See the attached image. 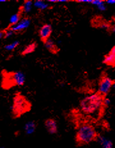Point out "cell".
<instances>
[{"instance_id": "cell-8", "label": "cell", "mask_w": 115, "mask_h": 148, "mask_svg": "<svg viewBox=\"0 0 115 148\" xmlns=\"http://www.w3.org/2000/svg\"><path fill=\"white\" fill-rule=\"evenodd\" d=\"M103 63L110 66H114L115 64V48L114 46L113 47L111 50L107 55L105 56L103 58Z\"/></svg>"}, {"instance_id": "cell-4", "label": "cell", "mask_w": 115, "mask_h": 148, "mask_svg": "<svg viewBox=\"0 0 115 148\" xmlns=\"http://www.w3.org/2000/svg\"><path fill=\"white\" fill-rule=\"evenodd\" d=\"M29 107L28 102L21 96H17L14 99L13 111L17 114H21L25 112Z\"/></svg>"}, {"instance_id": "cell-24", "label": "cell", "mask_w": 115, "mask_h": 148, "mask_svg": "<svg viewBox=\"0 0 115 148\" xmlns=\"http://www.w3.org/2000/svg\"><path fill=\"white\" fill-rule=\"evenodd\" d=\"M3 35H4V33L1 32H0V40L2 39V37H3Z\"/></svg>"}, {"instance_id": "cell-22", "label": "cell", "mask_w": 115, "mask_h": 148, "mask_svg": "<svg viewBox=\"0 0 115 148\" xmlns=\"http://www.w3.org/2000/svg\"><path fill=\"white\" fill-rule=\"evenodd\" d=\"M93 0H79V1H77L78 2H82V3H91V2Z\"/></svg>"}, {"instance_id": "cell-13", "label": "cell", "mask_w": 115, "mask_h": 148, "mask_svg": "<svg viewBox=\"0 0 115 148\" xmlns=\"http://www.w3.org/2000/svg\"><path fill=\"white\" fill-rule=\"evenodd\" d=\"M37 46V45L36 43H34V42L30 44L29 45H28L27 46H26L24 49L22 50V52L21 53L22 55H28V54L33 53V52L35 51Z\"/></svg>"}, {"instance_id": "cell-11", "label": "cell", "mask_w": 115, "mask_h": 148, "mask_svg": "<svg viewBox=\"0 0 115 148\" xmlns=\"http://www.w3.org/2000/svg\"><path fill=\"white\" fill-rule=\"evenodd\" d=\"M98 141H99L100 144L101 145L102 148H113L112 142L107 138H106L105 136H100L99 138H98Z\"/></svg>"}, {"instance_id": "cell-15", "label": "cell", "mask_w": 115, "mask_h": 148, "mask_svg": "<svg viewBox=\"0 0 115 148\" xmlns=\"http://www.w3.org/2000/svg\"><path fill=\"white\" fill-rule=\"evenodd\" d=\"M91 4L96 5L98 9L100 11H102V12L105 11L107 8L105 5L104 1H101V0H94V1H92Z\"/></svg>"}, {"instance_id": "cell-23", "label": "cell", "mask_w": 115, "mask_h": 148, "mask_svg": "<svg viewBox=\"0 0 115 148\" xmlns=\"http://www.w3.org/2000/svg\"><path fill=\"white\" fill-rule=\"evenodd\" d=\"M106 3L109 5H113L115 3V1L114 0H108V1H106Z\"/></svg>"}, {"instance_id": "cell-9", "label": "cell", "mask_w": 115, "mask_h": 148, "mask_svg": "<svg viewBox=\"0 0 115 148\" xmlns=\"http://www.w3.org/2000/svg\"><path fill=\"white\" fill-rule=\"evenodd\" d=\"M45 126L46 129L51 134H53V133H55L57 132V124L56 122L53 120V119H49L47 121L45 122Z\"/></svg>"}, {"instance_id": "cell-1", "label": "cell", "mask_w": 115, "mask_h": 148, "mask_svg": "<svg viewBox=\"0 0 115 148\" xmlns=\"http://www.w3.org/2000/svg\"><path fill=\"white\" fill-rule=\"evenodd\" d=\"M103 99V96L99 93L88 95L80 101V109L86 114H93L102 106Z\"/></svg>"}, {"instance_id": "cell-10", "label": "cell", "mask_w": 115, "mask_h": 148, "mask_svg": "<svg viewBox=\"0 0 115 148\" xmlns=\"http://www.w3.org/2000/svg\"><path fill=\"white\" fill-rule=\"evenodd\" d=\"M44 43L45 48H47L49 52L53 53H56L58 52V48H57L56 44L54 43V41L52 39H47V41H45L44 42Z\"/></svg>"}, {"instance_id": "cell-18", "label": "cell", "mask_w": 115, "mask_h": 148, "mask_svg": "<svg viewBox=\"0 0 115 148\" xmlns=\"http://www.w3.org/2000/svg\"><path fill=\"white\" fill-rule=\"evenodd\" d=\"M19 44V42L16 41L13 42H12V43L9 44H7V45H5V49L7 51H12L14 50H15Z\"/></svg>"}, {"instance_id": "cell-6", "label": "cell", "mask_w": 115, "mask_h": 148, "mask_svg": "<svg viewBox=\"0 0 115 148\" xmlns=\"http://www.w3.org/2000/svg\"><path fill=\"white\" fill-rule=\"evenodd\" d=\"M12 84L16 86L21 87L24 84L26 81L25 75L21 71H17L13 73L11 76Z\"/></svg>"}, {"instance_id": "cell-7", "label": "cell", "mask_w": 115, "mask_h": 148, "mask_svg": "<svg viewBox=\"0 0 115 148\" xmlns=\"http://www.w3.org/2000/svg\"><path fill=\"white\" fill-rule=\"evenodd\" d=\"M52 32H53V28H52V26L51 24H46L43 25L39 31L40 39H41L42 41L45 42L47 39H49Z\"/></svg>"}, {"instance_id": "cell-3", "label": "cell", "mask_w": 115, "mask_h": 148, "mask_svg": "<svg viewBox=\"0 0 115 148\" xmlns=\"http://www.w3.org/2000/svg\"><path fill=\"white\" fill-rule=\"evenodd\" d=\"M114 87V81L108 76H103L100 79L99 84L98 91L100 95L106 96L110 92L113 87Z\"/></svg>"}, {"instance_id": "cell-12", "label": "cell", "mask_w": 115, "mask_h": 148, "mask_svg": "<svg viewBox=\"0 0 115 148\" xmlns=\"http://www.w3.org/2000/svg\"><path fill=\"white\" fill-rule=\"evenodd\" d=\"M36 129V124L33 121H29L24 126L25 132L28 135H31L34 132Z\"/></svg>"}, {"instance_id": "cell-20", "label": "cell", "mask_w": 115, "mask_h": 148, "mask_svg": "<svg viewBox=\"0 0 115 148\" xmlns=\"http://www.w3.org/2000/svg\"><path fill=\"white\" fill-rule=\"evenodd\" d=\"M14 33V32H13V31L10 29V30H8L6 31L5 33H4V35H5L6 38H9V37H10L13 35Z\"/></svg>"}, {"instance_id": "cell-21", "label": "cell", "mask_w": 115, "mask_h": 148, "mask_svg": "<svg viewBox=\"0 0 115 148\" xmlns=\"http://www.w3.org/2000/svg\"><path fill=\"white\" fill-rule=\"evenodd\" d=\"M111 103V100L109 98H105L103 99V105H106V106H108Z\"/></svg>"}, {"instance_id": "cell-25", "label": "cell", "mask_w": 115, "mask_h": 148, "mask_svg": "<svg viewBox=\"0 0 115 148\" xmlns=\"http://www.w3.org/2000/svg\"><path fill=\"white\" fill-rule=\"evenodd\" d=\"M67 0H57V2H67Z\"/></svg>"}, {"instance_id": "cell-5", "label": "cell", "mask_w": 115, "mask_h": 148, "mask_svg": "<svg viewBox=\"0 0 115 148\" xmlns=\"http://www.w3.org/2000/svg\"><path fill=\"white\" fill-rule=\"evenodd\" d=\"M30 24H31V21L30 19L27 18H22V19H21V20L19 21L18 23H17L15 25H12L10 28V30H12L14 32H22V31L27 29V28L30 26Z\"/></svg>"}, {"instance_id": "cell-2", "label": "cell", "mask_w": 115, "mask_h": 148, "mask_svg": "<svg viewBox=\"0 0 115 148\" xmlns=\"http://www.w3.org/2000/svg\"><path fill=\"white\" fill-rule=\"evenodd\" d=\"M96 136L95 130L90 124H83L77 130V139L80 143H90L96 138Z\"/></svg>"}, {"instance_id": "cell-16", "label": "cell", "mask_w": 115, "mask_h": 148, "mask_svg": "<svg viewBox=\"0 0 115 148\" xmlns=\"http://www.w3.org/2000/svg\"><path fill=\"white\" fill-rule=\"evenodd\" d=\"M33 2L31 1H26L22 7V12L24 13H29L32 9Z\"/></svg>"}, {"instance_id": "cell-26", "label": "cell", "mask_w": 115, "mask_h": 148, "mask_svg": "<svg viewBox=\"0 0 115 148\" xmlns=\"http://www.w3.org/2000/svg\"><path fill=\"white\" fill-rule=\"evenodd\" d=\"M5 0H0V3H3V2H5Z\"/></svg>"}, {"instance_id": "cell-19", "label": "cell", "mask_w": 115, "mask_h": 148, "mask_svg": "<svg viewBox=\"0 0 115 148\" xmlns=\"http://www.w3.org/2000/svg\"><path fill=\"white\" fill-rule=\"evenodd\" d=\"M99 28H101V29H103V30H109L111 29V27L110 26V25H109L107 22H102V23H100L99 25Z\"/></svg>"}, {"instance_id": "cell-17", "label": "cell", "mask_w": 115, "mask_h": 148, "mask_svg": "<svg viewBox=\"0 0 115 148\" xmlns=\"http://www.w3.org/2000/svg\"><path fill=\"white\" fill-rule=\"evenodd\" d=\"M20 20H21V15H20V14H15L10 17V22L11 24L15 25L17 23H18Z\"/></svg>"}, {"instance_id": "cell-27", "label": "cell", "mask_w": 115, "mask_h": 148, "mask_svg": "<svg viewBox=\"0 0 115 148\" xmlns=\"http://www.w3.org/2000/svg\"><path fill=\"white\" fill-rule=\"evenodd\" d=\"M0 148H3V147H0Z\"/></svg>"}, {"instance_id": "cell-14", "label": "cell", "mask_w": 115, "mask_h": 148, "mask_svg": "<svg viewBox=\"0 0 115 148\" xmlns=\"http://www.w3.org/2000/svg\"><path fill=\"white\" fill-rule=\"evenodd\" d=\"M34 6L37 8H38V9L44 10L49 7V5L47 3L42 1V0H37V1H35V2L34 3Z\"/></svg>"}]
</instances>
